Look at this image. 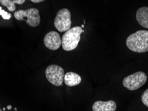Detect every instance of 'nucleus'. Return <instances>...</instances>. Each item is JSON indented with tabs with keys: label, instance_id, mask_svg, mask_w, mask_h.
I'll return each mask as SVG.
<instances>
[{
	"label": "nucleus",
	"instance_id": "nucleus-1",
	"mask_svg": "<svg viewBox=\"0 0 148 111\" xmlns=\"http://www.w3.org/2000/svg\"><path fill=\"white\" fill-rule=\"evenodd\" d=\"M126 45L133 52L142 53L148 52V31L139 30L126 39Z\"/></svg>",
	"mask_w": 148,
	"mask_h": 111
},
{
	"label": "nucleus",
	"instance_id": "nucleus-2",
	"mask_svg": "<svg viewBox=\"0 0 148 111\" xmlns=\"http://www.w3.org/2000/svg\"><path fill=\"white\" fill-rule=\"evenodd\" d=\"M84 32V30L80 26L70 28L65 32L62 39L63 49L66 51H71L76 49L80 41L81 34Z\"/></svg>",
	"mask_w": 148,
	"mask_h": 111
},
{
	"label": "nucleus",
	"instance_id": "nucleus-3",
	"mask_svg": "<svg viewBox=\"0 0 148 111\" xmlns=\"http://www.w3.org/2000/svg\"><path fill=\"white\" fill-rule=\"evenodd\" d=\"M14 17L18 21H25L27 25L34 27L40 25L41 21L40 12L36 8L16 11L14 13Z\"/></svg>",
	"mask_w": 148,
	"mask_h": 111
},
{
	"label": "nucleus",
	"instance_id": "nucleus-4",
	"mask_svg": "<svg viewBox=\"0 0 148 111\" xmlns=\"http://www.w3.org/2000/svg\"><path fill=\"white\" fill-rule=\"evenodd\" d=\"M147 79L146 74L142 71H138L124 78L122 83L124 87L128 90L136 91L145 84Z\"/></svg>",
	"mask_w": 148,
	"mask_h": 111
},
{
	"label": "nucleus",
	"instance_id": "nucleus-5",
	"mask_svg": "<svg viewBox=\"0 0 148 111\" xmlns=\"http://www.w3.org/2000/svg\"><path fill=\"white\" fill-rule=\"evenodd\" d=\"M64 70L56 65H49L45 70V77L50 83L54 86H62L64 79Z\"/></svg>",
	"mask_w": 148,
	"mask_h": 111
},
{
	"label": "nucleus",
	"instance_id": "nucleus-6",
	"mask_svg": "<svg viewBox=\"0 0 148 111\" xmlns=\"http://www.w3.org/2000/svg\"><path fill=\"white\" fill-rule=\"evenodd\" d=\"M54 25L60 32H66L71 28V13L69 10L63 8L58 12L54 20Z\"/></svg>",
	"mask_w": 148,
	"mask_h": 111
},
{
	"label": "nucleus",
	"instance_id": "nucleus-7",
	"mask_svg": "<svg viewBox=\"0 0 148 111\" xmlns=\"http://www.w3.org/2000/svg\"><path fill=\"white\" fill-rule=\"evenodd\" d=\"M43 43L47 49L51 51H56L62 45V39L58 33L50 31L45 35Z\"/></svg>",
	"mask_w": 148,
	"mask_h": 111
},
{
	"label": "nucleus",
	"instance_id": "nucleus-8",
	"mask_svg": "<svg viewBox=\"0 0 148 111\" xmlns=\"http://www.w3.org/2000/svg\"><path fill=\"white\" fill-rule=\"evenodd\" d=\"M92 109L93 111H115L117 104L114 101H97L93 103Z\"/></svg>",
	"mask_w": 148,
	"mask_h": 111
},
{
	"label": "nucleus",
	"instance_id": "nucleus-9",
	"mask_svg": "<svg viewBox=\"0 0 148 111\" xmlns=\"http://www.w3.org/2000/svg\"><path fill=\"white\" fill-rule=\"evenodd\" d=\"M64 83L68 86H75L80 84L82 77L74 72H67L64 75Z\"/></svg>",
	"mask_w": 148,
	"mask_h": 111
},
{
	"label": "nucleus",
	"instance_id": "nucleus-10",
	"mask_svg": "<svg viewBox=\"0 0 148 111\" xmlns=\"http://www.w3.org/2000/svg\"><path fill=\"white\" fill-rule=\"evenodd\" d=\"M136 19L141 26L148 29V7L138 9L136 12Z\"/></svg>",
	"mask_w": 148,
	"mask_h": 111
},
{
	"label": "nucleus",
	"instance_id": "nucleus-11",
	"mask_svg": "<svg viewBox=\"0 0 148 111\" xmlns=\"http://www.w3.org/2000/svg\"><path fill=\"white\" fill-rule=\"evenodd\" d=\"M25 0H0V3L5 6L10 12H14L16 10V4L21 5L25 3Z\"/></svg>",
	"mask_w": 148,
	"mask_h": 111
},
{
	"label": "nucleus",
	"instance_id": "nucleus-12",
	"mask_svg": "<svg viewBox=\"0 0 148 111\" xmlns=\"http://www.w3.org/2000/svg\"><path fill=\"white\" fill-rule=\"evenodd\" d=\"M141 101L145 106L148 107V89L145 90L141 95Z\"/></svg>",
	"mask_w": 148,
	"mask_h": 111
},
{
	"label": "nucleus",
	"instance_id": "nucleus-13",
	"mask_svg": "<svg viewBox=\"0 0 148 111\" xmlns=\"http://www.w3.org/2000/svg\"><path fill=\"white\" fill-rule=\"evenodd\" d=\"M0 16L2 17V18L3 19H7V20L12 18V15H11V14H9L8 12H5V10H2L1 7H0Z\"/></svg>",
	"mask_w": 148,
	"mask_h": 111
},
{
	"label": "nucleus",
	"instance_id": "nucleus-14",
	"mask_svg": "<svg viewBox=\"0 0 148 111\" xmlns=\"http://www.w3.org/2000/svg\"><path fill=\"white\" fill-rule=\"evenodd\" d=\"M32 2H33V3H41V2H43L45 0H30Z\"/></svg>",
	"mask_w": 148,
	"mask_h": 111
},
{
	"label": "nucleus",
	"instance_id": "nucleus-15",
	"mask_svg": "<svg viewBox=\"0 0 148 111\" xmlns=\"http://www.w3.org/2000/svg\"><path fill=\"white\" fill-rule=\"evenodd\" d=\"M12 106L11 105H8L7 106V109H8V110H11V109H12Z\"/></svg>",
	"mask_w": 148,
	"mask_h": 111
},
{
	"label": "nucleus",
	"instance_id": "nucleus-16",
	"mask_svg": "<svg viewBox=\"0 0 148 111\" xmlns=\"http://www.w3.org/2000/svg\"><path fill=\"white\" fill-rule=\"evenodd\" d=\"M3 110L4 111H5V110H6V108H3Z\"/></svg>",
	"mask_w": 148,
	"mask_h": 111
},
{
	"label": "nucleus",
	"instance_id": "nucleus-17",
	"mask_svg": "<svg viewBox=\"0 0 148 111\" xmlns=\"http://www.w3.org/2000/svg\"><path fill=\"white\" fill-rule=\"evenodd\" d=\"M0 111H3V109H1V108H0Z\"/></svg>",
	"mask_w": 148,
	"mask_h": 111
}]
</instances>
